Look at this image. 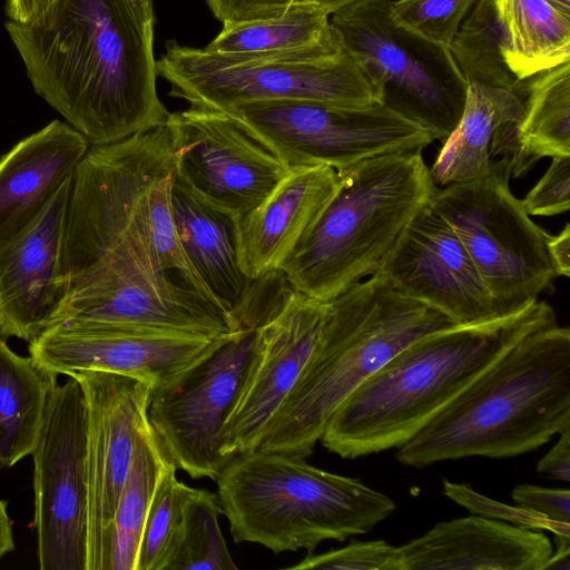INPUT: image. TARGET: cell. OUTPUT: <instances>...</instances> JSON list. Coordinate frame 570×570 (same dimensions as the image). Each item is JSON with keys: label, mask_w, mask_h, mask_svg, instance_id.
<instances>
[{"label": "cell", "mask_w": 570, "mask_h": 570, "mask_svg": "<svg viewBox=\"0 0 570 570\" xmlns=\"http://www.w3.org/2000/svg\"><path fill=\"white\" fill-rule=\"evenodd\" d=\"M153 0H49L6 30L35 92L90 146L167 124L157 94Z\"/></svg>", "instance_id": "1"}, {"label": "cell", "mask_w": 570, "mask_h": 570, "mask_svg": "<svg viewBox=\"0 0 570 570\" xmlns=\"http://www.w3.org/2000/svg\"><path fill=\"white\" fill-rule=\"evenodd\" d=\"M174 181L168 121L116 142L90 146L72 176L58 304L96 276L126 273L155 282L185 279L219 305L180 245L171 212Z\"/></svg>", "instance_id": "2"}, {"label": "cell", "mask_w": 570, "mask_h": 570, "mask_svg": "<svg viewBox=\"0 0 570 570\" xmlns=\"http://www.w3.org/2000/svg\"><path fill=\"white\" fill-rule=\"evenodd\" d=\"M554 324L553 308L538 299L509 316L415 340L344 400L322 445L343 459L400 448L511 346Z\"/></svg>", "instance_id": "3"}, {"label": "cell", "mask_w": 570, "mask_h": 570, "mask_svg": "<svg viewBox=\"0 0 570 570\" xmlns=\"http://www.w3.org/2000/svg\"><path fill=\"white\" fill-rule=\"evenodd\" d=\"M570 428V331L538 330L505 351L409 441L407 466L470 456L511 458Z\"/></svg>", "instance_id": "4"}, {"label": "cell", "mask_w": 570, "mask_h": 570, "mask_svg": "<svg viewBox=\"0 0 570 570\" xmlns=\"http://www.w3.org/2000/svg\"><path fill=\"white\" fill-rule=\"evenodd\" d=\"M453 324L374 273L327 302L315 350L256 449L307 458L333 413L415 340Z\"/></svg>", "instance_id": "5"}, {"label": "cell", "mask_w": 570, "mask_h": 570, "mask_svg": "<svg viewBox=\"0 0 570 570\" xmlns=\"http://www.w3.org/2000/svg\"><path fill=\"white\" fill-rule=\"evenodd\" d=\"M215 481L233 540L275 553H314L325 540L368 532L395 510L390 497L358 479L258 449L234 456Z\"/></svg>", "instance_id": "6"}, {"label": "cell", "mask_w": 570, "mask_h": 570, "mask_svg": "<svg viewBox=\"0 0 570 570\" xmlns=\"http://www.w3.org/2000/svg\"><path fill=\"white\" fill-rule=\"evenodd\" d=\"M337 175L334 194L279 267L295 291L323 302L379 269L436 187L420 150L373 157Z\"/></svg>", "instance_id": "7"}, {"label": "cell", "mask_w": 570, "mask_h": 570, "mask_svg": "<svg viewBox=\"0 0 570 570\" xmlns=\"http://www.w3.org/2000/svg\"><path fill=\"white\" fill-rule=\"evenodd\" d=\"M330 21L376 101L443 144L462 115L468 88L450 49L405 26L392 0H355Z\"/></svg>", "instance_id": "8"}, {"label": "cell", "mask_w": 570, "mask_h": 570, "mask_svg": "<svg viewBox=\"0 0 570 570\" xmlns=\"http://www.w3.org/2000/svg\"><path fill=\"white\" fill-rule=\"evenodd\" d=\"M156 68L157 75L170 83V96L196 108L225 111L268 100L379 104L367 78L344 48L324 56L233 57L170 40Z\"/></svg>", "instance_id": "9"}, {"label": "cell", "mask_w": 570, "mask_h": 570, "mask_svg": "<svg viewBox=\"0 0 570 570\" xmlns=\"http://www.w3.org/2000/svg\"><path fill=\"white\" fill-rule=\"evenodd\" d=\"M508 157L487 175L435 187L429 205L456 233L502 316L518 313L553 289L546 232L511 191Z\"/></svg>", "instance_id": "10"}, {"label": "cell", "mask_w": 570, "mask_h": 570, "mask_svg": "<svg viewBox=\"0 0 570 570\" xmlns=\"http://www.w3.org/2000/svg\"><path fill=\"white\" fill-rule=\"evenodd\" d=\"M222 112L288 169L324 165L340 171L382 155L422 151L434 140L428 130L381 104L268 100Z\"/></svg>", "instance_id": "11"}, {"label": "cell", "mask_w": 570, "mask_h": 570, "mask_svg": "<svg viewBox=\"0 0 570 570\" xmlns=\"http://www.w3.org/2000/svg\"><path fill=\"white\" fill-rule=\"evenodd\" d=\"M238 330L175 380L153 391L149 425L176 469L194 479L216 480L230 462L223 433L259 345V328Z\"/></svg>", "instance_id": "12"}, {"label": "cell", "mask_w": 570, "mask_h": 570, "mask_svg": "<svg viewBox=\"0 0 570 570\" xmlns=\"http://www.w3.org/2000/svg\"><path fill=\"white\" fill-rule=\"evenodd\" d=\"M31 456L39 568L87 570L86 410L73 377L55 387Z\"/></svg>", "instance_id": "13"}, {"label": "cell", "mask_w": 570, "mask_h": 570, "mask_svg": "<svg viewBox=\"0 0 570 570\" xmlns=\"http://www.w3.org/2000/svg\"><path fill=\"white\" fill-rule=\"evenodd\" d=\"M175 180L235 218L258 206L289 169L225 112H170Z\"/></svg>", "instance_id": "14"}, {"label": "cell", "mask_w": 570, "mask_h": 570, "mask_svg": "<svg viewBox=\"0 0 570 570\" xmlns=\"http://www.w3.org/2000/svg\"><path fill=\"white\" fill-rule=\"evenodd\" d=\"M68 376L80 385L86 410L88 485L87 570H104L108 533L136 442L148 426L150 382L102 371Z\"/></svg>", "instance_id": "15"}, {"label": "cell", "mask_w": 570, "mask_h": 570, "mask_svg": "<svg viewBox=\"0 0 570 570\" xmlns=\"http://www.w3.org/2000/svg\"><path fill=\"white\" fill-rule=\"evenodd\" d=\"M77 321L126 331L220 337L239 327L227 311L181 279L105 274L69 293L48 325Z\"/></svg>", "instance_id": "16"}, {"label": "cell", "mask_w": 570, "mask_h": 570, "mask_svg": "<svg viewBox=\"0 0 570 570\" xmlns=\"http://www.w3.org/2000/svg\"><path fill=\"white\" fill-rule=\"evenodd\" d=\"M375 273L455 325L504 317L465 246L429 202L416 212Z\"/></svg>", "instance_id": "17"}, {"label": "cell", "mask_w": 570, "mask_h": 570, "mask_svg": "<svg viewBox=\"0 0 570 570\" xmlns=\"http://www.w3.org/2000/svg\"><path fill=\"white\" fill-rule=\"evenodd\" d=\"M326 313L327 302L292 287L277 312L259 327L256 357L224 428L222 451L229 461L259 444L304 372Z\"/></svg>", "instance_id": "18"}, {"label": "cell", "mask_w": 570, "mask_h": 570, "mask_svg": "<svg viewBox=\"0 0 570 570\" xmlns=\"http://www.w3.org/2000/svg\"><path fill=\"white\" fill-rule=\"evenodd\" d=\"M224 337L144 333L65 321L30 341L29 356L57 376L102 371L144 380L157 389L175 380Z\"/></svg>", "instance_id": "19"}, {"label": "cell", "mask_w": 570, "mask_h": 570, "mask_svg": "<svg viewBox=\"0 0 570 570\" xmlns=\"http://www.w3.org/2000/svg\"><path fill=\"white\" fill-rule=\"evenodd\" d=\"M72 177L24 229L0 245V337L28 343L58 305L57 277Z\"/></svg>", "instance_id": "20"}, {"label": "cell", "mask_w": 570, "mask_h": 570, "mask_svg": "<svg viewBox=\"0 0 570 570\" xmlns=\"http://www.w3.org/2000/svg\"><path fill=\"white\" fill-rule=\"evenodd\" d=\"M552 549L541 531L475 514L439 522L400 547L404 570H541Z\"/></svg>", "instance_id": "21"}, {"label": "cell", "mask_w": 570, "mask_h": 570, "mask_svg": "<svg viewBox=\"0 0 570 570\" xmlns=\"http://www.w3.org/2000/svg\"><path fill=\"white\" fill-rule=\"evenodd\" d=\"M337 183L330 166L292 168L258 206L237 219L238 263L249 279L279 269Z\"/></svg>", "instance_id": "22"}, {"label": "cell", "mask_w": 570, "mask_h": 570, "mask_svg": "<svg viewBox=\"0 0 570 570\" xmlns=\"http://www.w3.org/2000/svg\"><path fill=\"white\" fill-rule=\"evenodd\" d=\"M89 148L79 131L52 120L0 158V245L39 216Z\"/></svg>", "instance_id": "23"}, {"label": "cell", "mask_w": 570, "mask_h": 570, "mask_svg": "<svg viewBox=\"0 0 570 570\" xmlns=\"http://www.w3.org/2000/svg\"><path fill=\"white\" fill-rule=\"evenodd\" d=\"M498 154L509 158L514 178L541 158L570 156V61L527 79L521 119L492 137L491 158Z\"/></svg>", "instance_id": "24"}, {"label": "cell", "mask_w": 570, "mask_h": 570, "mask_svg": "<svg viewBox=\"0 0 570 570\" xmlns=\"http://www.w3.org/2000/svg\"><path fill=\"white\" fill-rule=\"evenodd\" d=\"M171 212L180 245L193 269L214 298L232 311L252 282L238 263V218L205 204L176 180Z\"/></svg>", "instance_id": "25"}, {"label": "cell", "mask_w": 570, "mask_h": 570, "mask_svg": "<svg viewBox=\"0 0 570 570\" xmlns=\"http://www.w3.org/2000/svg\"><path fill=\"white\" fill-rule=\"evenodd\" d=\"M522 114L523 97L517 92L469 83L462 115L430 168L433 183L445 186L487 175L494 132L504 124L518 122Z\"/></svg>", "instance_id": "26"}, {"label": "cell", "mask_w": 570, "mask_h": 570, "mask_svg": "<svg viewBox=\"0 0 570 570\" xmlns=\"http://www.w3.org/2000/svg\"><path fill=\"white\" fill-rule=\"evenodd\" d=\"M330 16L323 8L309 3L275 17L226 24L204 49L233 57L334 55L342 51L343 46Z\"/></svg>", "instance_id": "27"}, {"label": "cell", "mask_w": 570, "mask_h": 570, "mask_svg": "<svg viewBox=\"0 0 570 570\" xmlns=\"http://www.w3.org/2000/svg\"><path fill=\"white\" fill-rule=\"evenodd\" d=\"M57 377L0 337V469L31 455Z\"/></svg>", "instance_id": "28"}, {"label": "cell", "mask_w": 570, "mask_h": 570, "mask_svg": "<svg viewBox=\"0 0 570 570\" xmlns=\"http://www.w3.org/2000/svg\"><path fill=\"white\" fill-rule=\"evenodd\" d=\"M508 36L504 59L520 79L570 61V14L549 0H495Z\"/></svg>", "instance_id": "29"}, {"label": "cell", "mask_w": 570, "mask_h": 570, "mask_svg": "<svg viewBox=\"0 0 570 570\" xmlns=\"http://www.w3.org/2000/svg\"><path fill=\"white\" fill-rule=\"evenodd\" d=\"M169 463L148 424L136 442L110 524L104 570H136L147 513L159 478Z\"/></svg>", "instance_id": "30"}, {"label": "cell", "mask_w": 570, "mask_h": 570, "mask_svg": "<svg viewBox=\"0 0 570 570\" xmlns=\"http://www.w3.org/2000/svg\"><path fill=\"white\" fill-rule=\"evenodd\" d=\"M508 36L495 0H474L449 49L466 83L517 92L524 99L525 80L505 62Z\"/></svg>", "instance_id": "31"}, {"label": "cell", "mask_w": 570, "mask_h": 570, "mask_svg": "<svg viewBox=\"0 0 570 570\" xmlns=\"http://www.w3.org/2000/svg\"><path fill=\"white\" fill-rule=\"evenodd\" d=\"M217 494L196 489L164 570H235L218 515Z\"/></svg>", "instance_id": "32"}, {"label": "cell", "mask_w": 570, "mask_h": 570, "mask_svg": "<svg viewBox=\"0 0 570 570\" xmlns=\"http://www.w3.org/2000/svg\"><path fill=\"white\" fill-rule=\"evenodd\" d=\"M169 463L161 473L144 524L136 570H164L196 489L176 476Z\"/></svg>", "instance_id": "33"}, {"label": "cell", "mask_w": 570, "mask_h": 570, "mask_svg": "<svg viewBox=\"0 0 570 570\" xmlns=\"http://www.w3.org/2000/svg\"><path fill=\"white\" fill-rule=\"evenodd\" d=\"M474 0H397L396 17L421 36L449 48Z\"/></svg>", "instance_id": "34"}, {"label": "cell", "mask_w": 570, "mask_h": 570, "mask_svg": "<svg viewBox=\"0 0 570 570\" xmlns=\"http://www.w3.org/2000/svg\"><path fill=\"white\" fill-rule=\"evenodd\" d=\"M443 493L469 512L483 518L507 522L523 529L549 531L570 537V524L553 521L527 508L505 504L479 493L469 484L443 481Z\"/></svg>", "instance_id": "35"}, {"label": "cell", "mask_w": 570, "mask_h": 570, "mask_svg": "<svg viewBox=\"0 0 570 570\" xmlns=\"http://www.w3.org/2000/svg\"><path fill=\"white\" fill-rule=\"evenodd\" d=\"M287 569L404 570V563L400 547L384 540H356L338 549L307 554Z\"/></svg>", "instance_id": "36"}, {"label": "cell", "mask_w": 570, "mask_h": 570, "mask_svg": "<svg viewBox=\"0 0 570 570\" xmlns=\"http://www.w3.org/2000/svg\"><path fill=\"white\" fill-rule=\"evenodd\" d=\"M529 216H556L570 208V156L552 157L544 175L521 200Z\"/></svg>", "instance_id": "37"}, {"label": "cell", "mask_w": 570, "mask_h": 570, "mask_svg": "<svg viewBox=\"0 0 570 570\" xmlns=\"http://www.w3.org/2000/svg\"><path fill=\"white\" fill-rule=\"evenodd\" d=\"M223 26L278 16L313 0H205Z\"/></svg>", "instance_id": "38"}, {"label": "cell", "mask_w": 570, "mask_h": 570, "mask_svg": "<svg viewBox=\"0 0 570 570\" xmlns=\"http://www.w3.org/2000/svg\"><path fill=\"white\" fill-rule=\"evenodd\" d=\"M514 504L535 511L561 523L570 524L569 489L519 484L511 493Z\"/></svg>", "instance_id": "39"}, {"label": "cell", "mask_w": 570, "mask_h": 570, "mask_svg": "<svg viewBox=\"0 0 570 570\" xmlns=\"http://www.w3.org/2000/svg\"><path fill=\"white\" fill-rule=\"evenodd\" d=\"M554 445L539 460V474L563 481H570V428L558 434Z\"/></svg>", "instance_id": "40"}, {"label": "cell", "mask_w": 570, "mask_h": 570, "mask_svg": "<svg viewBox=\"0 0 570 570\" xmlns=\"http://www.w3.org/2000/svg\"><path fill=\"white\" fill-rule=\"evenodd\" d=\"M547 253L556 276L569 277L570 275V226L557 235L546 233Z\"/></svg>", "instance_id": "41"}, {"label": "cell", "mask_w": 570, "mask_h": 570, "mask_svg": "<svg viewBox=\"0 0 570 570\" xmlns=\"http://www.w3.org/2000/svg\"><path fill=\"white\" fill-rule=\"evenodd\" d=\"M49 0H7L9 20L24 22L39 14Z\"/></svg>", "instance_id": "42"}, {"label": "cell", "mask_w": 570, "mask_h": 570, "mask_svg": "<svg viewBox=\"0 0 570 570\" xmlns=\"http://www.w3.org/2000/svg\"><path fill=\"white\" fill-rule=\"evenodd\" d=\"M554 547L541 570H570V537L554 535Z\"/></svg>", "instance_id": "43"}, {"label": "cell", "mask_w": 570, "mask_h": 570, "mask_svg": "<svg viewBox=\"0 0 570 570\" xmlns=\"http://www.w3.org/2000/svg\"><path fill=\"white\" fill-rule=\"evenodd\" d=\"M14 550L12 521L8 512V502L0 499V561Z\"/></svg>", "instance_id": "44"}, {"label": "cell", "mask_w": 570, "mask_h": 570, "mask_svg": "<svg viewBox=\"0 0 570 570\" xmlns=\"http://www.w3.org/2000/svg\"><path fill=\"white\" fill-rule=\"evenodd\" d=\"M315 4L326 10L330 14L355 0H313Z\"/></svg>", "instance_id": "45"}, {"label": "cell", "mask_w": 570, "mask_h": 570, "mask_svg": "<svg viewBox=\"0 0 570 570\" xmlns=\"http://www.w3.org/2000/svg\"><path fill=\"white\" fill-rule=\"evenodd\" d=\"M567 14H570V0H549Z\"/></svg>", "instance_id": "46"}]
</instances>
